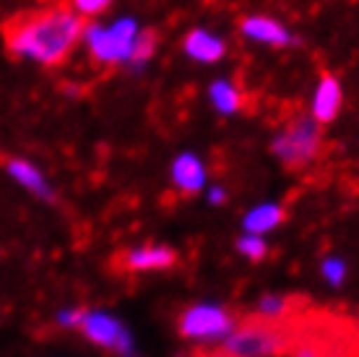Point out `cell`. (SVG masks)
I'll use <instances>...</instances> for the list:
<instances>
[{"label":"cell","mask_w":359,"mask_h":357,"mask_svg":"<svg viewBox=\"0 0 359 357\" xmlns=\"http://www.w3.org/2000/svg\"><path fill=\"white\" fill-rule=\"evenodd\" d=\"M159 47V32L156 29H141L135 32L133 45H130V60L133 63H144L149 60Z\"/></svg>","instance_id":"2e32d148"},{"label":"cell","mask_w":359,"mask_h":357,"mask_svg":"<svg viewBox=\"0 0 359 357\" xmlns=\"http://www.w3.org/2000/svg\"><path fill=\"white\" fill-rule=\"evenodd\" d=\"M71 6L76 8V13H81L89 21V18L102 16L112 6V0H71Z\"/></svg>","instance_id":"ac0fdd59"},{"label":"cell","mask_w":359,"mask_h":357,"mask_svg":"<svg viewBox=\"0 0 359 357\" xmlns=\"http://www.w3.org/2000/svg\"><path fill=\"white\" fill-rule=\"evenodd\" d=\"M79 331H81L91 344L107 349V352H115V355L130 352V334L123 329V323L117 321V318H112V316H107V313L83 308Z\"/></svg>","instance_id":"8992f818"},{"label":"cell","mask_w":359,"mask_h":357,"mask_svg":"<svg viewBox=\"0 0 359 357\" xmlns=\"http://www.w3.org/2000/svg\"><path fill=\"white\" fill-rule=\"evenodd\" d=\"M203 357H224V355H222V352L216 349V352H208V355H203Z\"/></svg>","instance_id":"7402d4cb"},{"label":"cell","mask_w":359,"mask_h":357,"mask_svg":"<svg viewBox=\"0 0 359 357\" xmlns=\"http://www.w3.org/2000/svg\"><path fill=\"white\" fill-rule=\"evenodd\" d=\"M81 316H83V308L63 311V313H57V323H60L63 329H79V323H81Z\"/></svg>","instance_id":"ffe728a7"},{"label":"cell","mask_w":359,"mask_h":357,"mask_svg":"<svg viewBox=\"0 0 359 357\" xmlns=\"http://www.w3.org/2000/svg\"><path fill=\"white\" fill-rule=\"evenodd\" d=\"M83 37L89 39L91 58L102 65H117L130 60V45L135 37V24L130 18H123L112 29H102L97 24H86Z\"/></svg>","instance_id":"5b68a950"},{"label":"cell","mask_w":359,"mask_h":357,"mask_svg":"<svg viewBox=\"0 0 359 357\" xmlns=\"http://www.w3.org/2000/svg\"><path fill=\"white\" fill-rule=\"evenodd\" d=\"M320 271H323V279L331 287H341L344 279H346V266H344V261H339V259H325Z\"/></svg>","instance_id":"d6986e66"},{"label":"cell","mask_w":359,"mask_h":357,"mask_svg":"<svg viewBox=\"0 0 359 357\" xmlns=\"http://www.w3.org/2000/svg\"><path fill=\"white\" fill-rule=\"evenodd\" d=\"M117 268L123 271H164L177 264V250L170 245H138L126 253H120L115 259Z\"/></svg>","instance_id":"52a82bcc"},{"label":"cell","mask_w":359,"mask_h":357,"mask_svg":"<svg viewBox=\"0 0 359 357\" xmlns=\"http://www.w3.org/2000/svg\"><path fill=\"white\" fill-rule=\"evenodd\" d=\"M177 334L188 342L224 339L237 326V316L224 305H190L177 316Z\"/></svg>","instance_id":"277c9868"},{"label":"cell","mask_w":359,"mask_h":357,"mask_svg":"<svg viewBox=\"0 0 359 357\" xmlns=\"http://www.w3.org/2000/svg\"><path fill=\"white\" fill-rule=\"evenodd\" d=\"M203 183H206V170H203L198 157L180 154L177 160L172 162V186L177 188L180 196H196V193H201Z\"/></svg>","instance_id":"9c48e42d"},{"label":"cell","mask_w":359,"mask_h":357,"mask_svg":"<svg viewBox=\"0 0 359 357\" xmlns=\"http://www.w3.org/2000/svg\"><path fill=\"white\" fill-rule=\"evenodd\" d=\"M6 172H8L11 178L16 180L21 188H27L29 193H34L36 198H42V201H55V193H53V188H50V183H47L45 175L36 170L32 162L11 157V160L6 162Z\"/></svg>","instance_id":"8fae6325"},{"label":"cell","mask_w":359,"mask_h":357,"mask_svg":"<svg viewBox=\"0 0 359 357\" xmlns=\"http://www.w3.org/2000/svg\"><path fill=\"white\" fill-rule=\"evenodd\" d=\"M341 102H344L341 81L336 79L331 71H320V84H318V89H315L310 115H313L320 125H328L339 117V112H341Z\"/></svg>","instance_id":"ba28073f"},{"label":"cell","mask_w":359,"mask_h":357,"mask_svg":"<svg viewBox=\"0 0 359 357\" xmlns=\"http://www.w3.org/2000/svg\"><path fill=\"white\" fill-rule=\"evenodd\" d=\"M182 47H185V53H188L190 58H196V60H201V63H216L219 58H224V53H226L224 42H222L219 37L203 32V29L188 32Z\"/></svg>","instance_id":"7c38bea8"},{"label":"cell","mask_w":359,"mask_h":357,"mask_svg":"<svg viewBox=\"0 0 359 357\" xmlns=\"http://www.w3.org/2000/svg\"><path fill=\"white\" fill-rule=\"evenodd\" d=\"M240 32L250 39L266 42V45L287 47L292 45V34L287 32V27L271 16H245L240 18Z\"/></svg>","instance_id":"30bf717a"},{"label":"cell","mask_w":359,"mask_h":357,"mask_svg":"<svg viewBox=\"0 0 359 357\" xmlns=\"http://www.w3.org/2000/svg\"><path fill=\"white\" fill-rule=\"evenodd\" d=\"M86 24L89 21L76 13L71 0H57L11 16L3 24V42L13 58L57 68L83 39Z\"/></svg>","instance_id":"6da1fadb"},{"label":"cell","mask_w":359,"mask_h":357,"mask_svg":"<svg viewBox=\"0 0 359 357\" xmlns=\"http://www.w3.org/2000/svg\"><path fill=\"white\" fill-rule=\"evenodd\" d=\"M211 102H214V108L219 112H224V115H232V112H240L245 105V97L243 91L237 89L234 84L229 81H216L214 86H211Z\"/></svg>","instance_id":"5bb4252c"},{"label":"cell","mask_w":359,"mask_h":357,"mask_svg":"<svg viewBox=\"0 0 359 357\" xmlns=\"http://www.w3.org/2000/svg\"><path fill=\"white\" fill-rule=\"evenodd\" d=\"M284 219H287V209L281 204H263L258 209L248 212L243 224L248 233L263 235L269 233V230H273V227H278V224H284Z\"/></svg>","instance_id":"4fadbf2b"},{"label":"cell","mask_w":359,"mask_h":357,"mask_svg":"<svg viewBox=\"0 0 359 357\" xmlns=\"http://www.w3.org/2000/svg\"><path fill=\"white\" fill-rule=\"evenodd\" d=\"M120 357H138V355H135L133 349H130V352H123V355H120Z\"/></svg>","instance_id":"603a6c76"},{"label":"cell","mask_w":359,"mask_h":357,"mask_svg":"<svg viewBox=\"0 0 359 357\" xmlns=\"http://www.w3.org/2000/svg\"><path fill=\"white\" fill-rule=\"evenodd\" d=\"M292 337H294V316L276 321L258 313L255 318H245L243 323H237L232 334L224 337L219 352L224 357L287 355Z\"/></svg>","instance_id":"7a4b0ae2"},{"label":"cell","mask_w":359,"mask_h":357,"mask_svg":"<svg viewBox=\"0 0 359 357\" xmlns=\"http://www.w3.org/2000/svg\"><path fill=\"white\" fill-rule=\"evenodd\" d=\"M294 303L297 300H292V297L263 295L261 300H258V313L266 316V318H276V321H281V318H289V316H294L297 313Z\"/></svg>","instance_id":"9a60e30c"},{"label":"cell","mask_w":359,"mask_h":357,"mask_svg":"<svg viewBox=\"0 0 359 357\" xmlns=\"http://www.w3.org/2000/svg\"><path fill=\"white\" fill-rule=\"evenodd\" d=\"M325 125H320L310 112H299L289 120L271 141V152L289 172L307 170L313 162L320 160L325 149Z\"/></svg>","instance_id":"3957f363"},{"label":"cell","mask_w":359,"mask_h":357,"mask_svg":"<svg viewBox=\"0 0 359 357\" xmlns=\"http://www.w3.org/2000/svg\"><path fill=\"white\" fill-rule=\"evenodd\" d=\"M237 250L243 253L245 259L252 261V264H261V261L269 259V242L263 240V235H243L240 240H237Z\"/></svg>","instance_id":"e0dca14e"},{"label":"cell","mask_w":359,"mask_h":357,"mask_svg":"<svg viewBox=\"0 0 359 357\" xmlns=\"http://www.w3.org/2000/svg\"><path fill=\"white\" fill-rule=\"evenodd\" d=\"M208 198H211V204H224V201H226V193L222 190V188H214V190L208 193Z\"/></svg>","instance_id":"44dd1931"}]
</instances>
